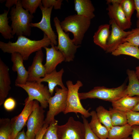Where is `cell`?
I'll return each instance as SVG.
<instances>
[{"label":"cell","mask_w":139,"mask_h":139,"mask_svg":"<svg viewBox=\"0 0 139 139\" xmlns=\"http://www.w3.org/2000/svg\"><path fill=\"white\" fill-rule=\"evenodd\" d=\"M51 44L49 38L44 33L43 38L39 40H32L22 35L18 36L15 42L9 41L6 43L0 41V48L4 53H18L24 60H26L32 54L42 48L48 47Z\"/></svg>","instance_id":"obj_1"},{"label":"cell","mask_w":139,"mask_h":139,"mask_svg":"<svg viewBox=\"0 0 139 139\" xmlns=\"http://www.w3.org/2000/svg\"><path fill=\"white\" fill-rule=\"evenodd\" d=\"M10 18L13 35L30 36L31 33V24L34 18L33 15L22 7L21 0L11 8Z\"/></svg>","instance_id":"obj_2"},{"label":"cell","mask_w":139,"mask_h":139,"mask_svg":"<svg viewBox=\"0 0 139 139\" xmlns=\"http://www.w3.org/2000/svg\"><path fill=\"white\" fill-rule=\"evenodd\" d=\"M91 21L89 19L75 14L66 17L60 24L65 33H72L73 41L77 46L81 44L84 34L90 27Z\"/></svg>","instance_id":"obj_3"},{"label":"cell","mask_w":139,"mask_h":139,"mask_svg":"<svg viewBox=\"0 0 139 139\" xmlns=\"http://www.w3.org/2000/svg\"><path fill=\"white\" fill-rule=\"evenodd\" d=\"M127 85L124 83L118 87L109 88L97 86L86 92L79 93L80 100L87 99H98L113 102L127 95Z\"/></svg>","instance_id":"obj_4"},{"label":"cell","mask_w":139,"mask_h":139,"mask_svg":"<svg viewBox=\"0 0 139 139\" xmlns=\"http://www.w3.org/2000/svg\"><path fill=\"white\" fill-rule=\"evenodd\" d=\"M66 84L68 92L66 108L63 113L66 114L71 112L76 114L79 113L86 118L90 116V112L83 107L79 97V90L83 85L82 82L77 80L76 83L74 84L72 81L68 80Z\"/></svg>","instance_id":"obj_5"},{"label":"cell","mask_w":139,"mask_h":139,"mask_svg":"<svg viewBox=\"0 0 139 139\" xmlns=\"http://www.w3.org/2000/svg\"><path fill=\"white\" fill-rule=\"evenodd\" d=\"M54 25L57 34L58 44L55 47L63 54L65 61L70 62L73 60L77 49L80 45H76L70 38L69 33L64 32L60 25V21L57 17L54 19Z\"/></svg>","instance_id":"obj_6"},{"label":"cell","mask_w":139,"mask_h":139,"mask_svg":"<svg viewBox=\"0 0 139 139\" xmlns=\"http://www.w3.org/2000/svg\"><path fill=\"white\" fill-rule=\"evenodd\" d=\"M16 86L23 89L28 94V97L25 100V103L36 100L40 103V106L44 109L48 106V100L52 96L47 86L36 81H27L25 84L18 85Z\"/></svg>","instance_id":"obj_7"},{"label":"cell","mask_w":139,"mask_h":139,"mask_svg":"<svg viewBox=\"0 0 139 139\" xmlns=\"http://www.w3.org/2000/svg\"><path fill=\"white\" fill-rule=\"evenodd\" d=\"M55 93L48 100L49 109L45 118V124L49 125L55 119V117L61 112H63L67 106L68 89L56 87Z\"/></svg>","instance_id":"obj_8"},{"label":"cell","mask_w":139,"mask_h":139,"mask_svg":"<svg viewBox=\"0 0 139 139\" xmlns=\"http://www.w3.org/2000/svg\"><path fill=\"white\" fill-rule=\"evenodd\" d=\"M85 129L83 123L70 117L64 124L58 125L57 133L59 139H84Z\"/></svg>","instance_id":"obj_9"},{"label":"cell","mask_w":139,"mask_h":139,"mask_svg":"<svg viewBox=\"0 0 139 139\" xmlns=\"http://www.w3.org/2000/svg\"><path fill=\"white\" fill-rule=\"evenodd\" d=\"M38 101L30 115L27 123L25 133L27 139H35L36 135L42 129L45 124V111Z\"/></svg>","instance_id":"obj_10"},{"label":"cell","mask_w":139,"mask_h":139,"mask_svg":"<svg viewBox=\"0 0 139 139\" xmlns=\"http://www.w3.org/2000/svg\"><path fill=\"white\" fill-rule=\"evenodd\" d=\"M37 101L34 100L28 103H25V106L21 113L11 119L12 127L11 139H15L18 133L21 131L27 124L28 119L33 110Z\"/></svg>","instance_id":"obj_11"},{"label":"cell","mask_w":139,"mask_h":139,"mask_svg":"<svg viewBox=\"0 0 139 139\" xmlns=\"http://www.w3.org/2000/svg\"><path fill=\"white\" fill-rule=\"evenodd\" d=\"M39 7L42 14L41 19L38 23H31V26L37 28L41 30L49 38L51 43L55 46L57 44V36L52 28L50 23L51 14L53 7L45 8L42 4Z\"/></svg>","instance_id":"obj_12"},{"label":"cell","mask_w":139,"mask_h":139,"mask_svg":"<svg viewBox=\"0 0 139 139\" xmlns=\"http://www.w3.org/2000/svg\"><path fill=\"white\" fill-rule=\"evenodd\" d=\"M109 24L111 25V30L107 42V53H111L121 44L125 42V39L131 33L121 29L114 21L110 19Z\"/></svg>","instance_id":"obj_13"},{"label":"cell","mask_w":139,"mask_h":139,"mask_svg":"<svg viewBox=\"0 0 139 139\" xmlns=\"http://www.w3.org/2000/svg\"><path fill=\"white\" fill-rule=\"evenodd\" d=\"M44 54L42 49L36 52L31 65L28 68V77L27 81H36L44 77L46 74L45 68L42 64Z\"/></svg>","instance_id":"obj_14"},{"label":"cell","mask_w":139,"mask_h":139,"mask_svg":"<svg viewBox=\"0 0 139 139\" xmlns=\"http://www.w3.org/2000/svg\"><path fill=\"white\" fill-rule=\"evenodd\" d=\"M107 10L110 19L113 20L121 29L125 30L131 28L132 22L126 17L120 4H109Z\"/></svg>","instance_id":"obj_15"},{"label":"cell","mask_w":139,"mask_h":139,"mask_svg":"<svg viewBox=\"0 0 139 139\" xmlns=\"http://www.w3.org/2000/svg\"><path fill=\"white\" fill-rule=\"evenodd\" d=\"M51 47H46V61L44 66L46 74H49L56 69L57 65L65 61V57L62 53L57 49L53 43Z\"/></svg>","instance_id":"obj_16"},{"label":"cell","mask_w":139,"mask_h":139,"mask_svg":"<svg viewBox=\"0 0 139 139\" xmlns=\"http://www.w3.org/2000/svg\"><path fill=\"white\" fill-rule=\"evenodd\" d=\"M11 60L13 63L12 70L17 74L15 85L25 84L27 82L28 72L23 65V57L19 53L14 52L11 54Z\"/></svg>","instance_id":"obj_17"},{"label":"cell","mask_w":139,"mask_h":139,"mask_svg":"<svg viewBox=\"0 0 139 139\" xmlns=\"http://www.w3.org/2000/svg\"><path fill=\"white\" fill-rule=\"evenodd\" d=\"M8 66L0 58V106L3 104L11 89Z\"/></svg>","instance_id":"obj_18"},{"label":"cell","mask_w":139,"mask_h":139,"mask_svg":"<svg viewBox=\"0 0 139 139\" xmlns=\"http://www.w3.org/2000/svg\"><path fill=\"white\" fill-rule=\"evenodd\" d=\"M64 72L63 68L58 71L55 70L49 74H46L44 77L39 79L36 81L39 83L43 82H47L49 91L52 96L55 88L57 85L63 89L67 88L65 86L62 81V76Z\"/></svg>","instance_id":"obj_19"},{"label":"cell","mask_w":139,"mask_h":139,"mask_svg":"<svg viewBox=\"0 0 139 139\" xmlns=\"http://www.w3.org/2000/svg\"><path fill=\"white\" fill-rule=\"evenodd\" d=\"M74 10L78 15L90 20L95 16V8L90 0H74Z\"/></svg>","instance_id":"obj_20"},{"label":"cell","mask_w":139,"mask_h":139,"mask_svg":"<svg viewBox=\"0 0 139 139\" xmlns=\"http://www.w3.org/2000/svg\"><path fill=\"white\" fill-rule=\"evenodd\" d=\"M139 102V96H125L112 102V108L127 112L132 111Z\"/></svg>","instance_id":"obj_21"},{"label":"cell","mask_w":139,"mask_h":139,"mask_svg":"<svg viewBox=\"0 0 139 139\" xmlns=\"http://www.w3.org/2000/svg\"><path fill=\"white\" fill-rule=\"evenodd\" d=\"M110 25L105 24L100 25L93 36V41L95 44L106 51L108 39L111 33Z\"/></svg>","instance_id":"obj_22"},{"label":"cell","mask_w":139,"mask_h":139,"mask_svg":"<svg viewBox=\"0 0 139 139\" xmlns=\"http://www.w3.org/2000/svg\"><path fill=\"white\" fill-rule=\"evenodd\" d=\"M90 113L91 118L89 125L91 130L100 139H107L109 130L100 122L95 111H92Z\"/></svg>","instance_id":"obj_23"},{"label":"cell","mask_w":139,"mask_h":139,"mask_svg":"<svg viewBox=\"0 0 139 139\" xmlns=\"http://www.w3.org/2000/svg\"><path fill=\"white\" fill-rule=\"evenodd\" d=\"M132 126L128 123L122 126H113L109 131L107 139H124L131 135Z\"/></svg>","instance_id":"obj_24"},{"label":"cell","mask_w":139,"mask_h":139,"mask_svg":"<svg viewBox=\"0 0 139 139\" xmlns=\"http://www.w3.org/2000/svg\"><path fill=\"white\" fill-rule=\"evenodd\" d=\"M111 54L115 56L123 55H129L139 60V48L126 42L119 46Z\"/></svg>","instance_id":"obj_25"},{"label":"cell","mask_w":139,"mask_h":139,"mask_svg":"<svg viewBox=\"0 0 139 139\" xmlns=\"http://www.w3.org/2000/svg\"><path fill=\"white\" fill-rule=\"evenodd\" d=\"M126 73L129 81L126 89L127 95L131 97L139 96V81L135 71L128 69Z\"/></svg>","instance_id":"obj_26"},{"label":"cell","mask_w":139,"mask_h":139,"mask_svg":"<svg viewBox=\"0 0 139 139\" xmlns=\"http://www.w3.org/2000/svg\"><path fill=\"white\" fill-rule=\"evenodd\" d=\"M9 9L4 10L0 14V32L4 38L9 39L14 38L12 28L8 24L9 18L7 17Z\"/></svg>","instance_id":"obj_27"},{"label":"cell","mask_w":139,"mask_h":139,"mask_svg":"<svg viewBox=\"0 0 139 139\" xmlns=\"http://www.w3.org/2000/svg\"><path fill=\"white\" fill-rule=\"evenodd\" d=\"M113 126H122L128 124L127 112L110 108L109 109Z\"/></svg>","instance_id":"obj_28"},{"label":"cell","mask_w":139,"mask_h":139,"mask_svg":"<svg viewBox=\"0 0 139 139\" xmlns=\"http://www.w3.org/2000/svg\"><path fill=\"white\" fill-rule=\"evenodd\" d=\"M95 111L100 122L109 131L113 126L109 111L100 106L97 107Z\"/></svg>","instance_id":"obj_29"},{"label":"cell","mask_w":139,"mask_h":139,"mask_svg":"<svg viewBox=\"0 0 139 139\" xmlns=\"http://www.w3.org/2000/svg\"><path fill=\"white\" fill-rule=\"evenodd\" d=\"M12 127L11 119L8 118L0 119V139H11Z\"/></svg>","instance_id":"obj_30"},{"label":"cell","mask_w":139,"mask_h":139,"mask_svg":"<svg viewBox=\"0 0 139 139\" xmlns=\"http://www.w3.org/2000/svg\"><path fill=\"white\" fill-rule=\"evenodd\" d=\"M23 8L33 15L35 13L38 8L41 4V0H21Z\"/></svg>","instance_id":"obj_31"},{"label":"cell","mask_w":139,"mask_h":139,"mask_svg":"<svg viewBox=\"0 0 139 139\" xmlns=\"http://www.w3.org/2000/svg\"><path fill=\"white\" fill-rule=\"evenodd\" d=\"M58 121L55 119L50 124L42 139H59L57 133Z\"/></svg>","instance_id":"obj_32"},{"label":"cell","mask_w":139,"mask_h":139,"mask_svg":"<svg viewBox=\"0 0 139 139\" xmlns=\"http://www.w3.org/2000/svg\"><path fill=\"white\" fill-rule=\"evenodd\" d=\"M120 5L126 17L131 21V18L135 9L134 0H123Z\"/></svg>","instance_id":"obj_33"},{"label":"cell","mask_w":139,"mask_h":139,"mask_svg":"<svg viewBox=\"0 0 139 139\" xmlns=\"http://www.w3.org/2000/svg\"><path fill=\"white\" fill-rule=\"evenodd\" d=\"M131 31V33L125 39V41L139 47V28L132 29Z\"/></svg>","instance_id":"obj_34"},{"label":"cell","mask_w":139,"mask_h":139,"mask_svg":"<svg viewBox=\"0 0 139 139\" xmlns=\"http://www.w3.org/2000/svg\"><path fill=\"white\" fill-rule=\"evenodd\" d=\"M127 115L129 124L139 126V112L131 111L127 112Z\"/></svg>","instance_id":"obj_35"},{"label":"cell","mask_w":139,"mask_h":139,"mask_svg":"<svg viewBox=\"0 0 139 139\" xmlns=\"http://www.w3.org/2000/svg\"><path fill=\"white\" fill-rule=\"evenodd\" d=\"M83 123L85 126V132L84 139H100L90 128L86 118L82 115Z\"/></svg>","instance_id":"obj_36"},{"label":"cell","mask_w":139,"mask_h":139,"mask_svg":"<svg viewBox=\"0 0 139 139\" xmlns=\"http://www.w3.org/2000/svg\"><path fill=\"white\" fill-rule=\"evenodd\" d=\"M62 0H42L41 3L43 6L45 8L54 7L55 10L61 9Z\"/></svg>","instance_id":"obj_37"},{"label":"cell","mask_w":139,"mask_h":139,"mask_svg":"<svg viewBox=\"0 0 139 139\" xmlns=\"http://www.w3.org/2000/svg\"><path fill=\"white\" fill-rule=\"evenodd\" d=\"M5 109L8 111L13 110L15 108L16 102L15 100L12 97H9L6 99L3 103Z\"/></svg>","instance_id":"obj_38"},{"label":"cell","mask_w":139,"mask_h":139,"mask_svg":"<svg viewBox=\"0 0 139 139\" xmlns=\"http://www.w3.org/2000/svg\"><path fill=\"white\" fill-rule=\"evenodd\" d=\"M132 127V139H139V126L133 125Z\"/></svg>","instance_id":"obj_39"},{"label":"cell","mask_w":139,"mask_h":139,"mask_svg":"<svg viewBox=\"0 0 139 139\" xmlns=\"http://www.w3.org/2000/svg\"><path fill=\"white\" fill-rule=\"evenodd\" d=\"M49 125L45 124L41 130L36 135L35 139H42L44 135L49 126Z\"/></svg>","instance_id":"obj_40"},{"label":"cell","mask_w":139,"mask_h":139,"mask_svg":"<svg viewBox=\"0 0 139 139\" xmlns=\"http://www.w3.org/2000/svg\"><path fill=\"white\" fill-rule=\"evenodd\" d=\"M18 0H7L5 4V6L10 9L11 7H12L16 4Z\"/></svg>","instance_id":"obj_41"},{"label":"cell","mask_w":139,"mask_h":139,"mask_svg":"<svg viewBox=\"0 0 139 139\" xmlns=\"http://www.w3.org/2000/svg\"><path fill=\"white\" fill-rule=\"evenodd\" d=\"M15 139H27L24 129L18 133Z\"/></svg>","instance_id":"obj_42"},{"label":"cell","mask_w":139,"mask_h":139,"mask_svg":"<svg viewBox=\"0 0 139 139\" xmlns=\"http://www.w3.org/2000/svg\"><path fill=\"white\" fill-rule=\"evenodd\" d=\"M135 9L136 11V16L139 18V0H134Z\"/></svg>","instance_id":"obj_43"},{"label":"cell","mask_w":139,"mask_h":139,"mask_svg":"<svg viewBox=\"0 0 139 139\" xmlns=\"http://www.w3.org/2000/svg\"><path fill=\"white\" fill-rule=\"evenodd\" d=\"M123 1V0H107L106 3L108 4L110 3L111 4L118 3L120 4Z\"/></svg>","instance_id":"obj_44"},{"label":"cell","mask_w":139,"mask_h":139,"mask_svg":"<svg viewBox=\"0 0 139 139\" xmlns=\"http://www.w3.org/2000/svg\"><path fill=\"white\" fill-rule=\"evenodd\" d=\"M135 72L136 77L139 81V66L136 67Z\"/></svg>","instance_id":"obj_45"},{"label":"cell","mask_w":139,"mask_h":139,"mask_svg":"<svg viewBox=\"0 0 139 139\" xmlns=\"http://www.w3.org/2000/svg\"><path fill=\"white\" fill-rule=\"evenodd\" d=\"M132 111H139V102Z\"/></svg>","instance_id":"obj_46"},{"label":"cell","mask_w":139,"mask_h":139,"mask_svg":"<svg viewBox=\"0 0 139 139\" xmlns=\"http://www.w3.org/2000/svg\"><path fill=\"white\" fill-rule=\"evenodd\" d=\"M136 24L137 28H139V18L138 19Z\"/></svg>","instance_id":"obj_47"},{"label":"cell","mask_w":139,"mask_h":139,"mask_svg":"<svg viewBox=\"0 0 139 139\" xmlns=\"http://www.w3.org/2000/svg\"><path fill=\"white\" fill-rule=\"evenodd\" d=\"M6 0H1L0 2L1 3H2L3 2L5 1Z\"/></svg>","instance_id":"obj_48"},{"label":"cell","mask_w":139,"mask_h":139,"mask_svg":"<svg viewBox=\"0 0 139 139\" xmlns=\"http://www.w3.org/2000/svg\"><path fill=\"white\" fill-rule=\"evenodd\" d=\"M124 139H132V137H129L127 138Z\"/></svg>","instance_id":"obj_49"}]
</instances>
